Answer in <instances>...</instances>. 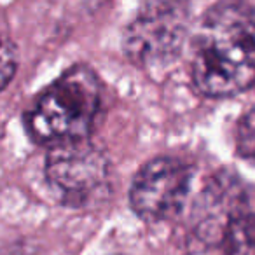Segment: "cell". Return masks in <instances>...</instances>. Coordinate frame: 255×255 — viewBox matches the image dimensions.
Wrapping results in <instances>:
<instances>
[{
    "mask_svg": "<svg viewBox=\"0 0 255 255\" xmlns=\"http://www.w3.org/2000/svg\"><path fill=\"white\" fill-rule=\"evenodd\" d=\"M100 110V84L88 67H74L54 81L26 114V128L46 145L86 140Z\"/></svg>",
    "mask_w": 255,
    "mask_h": 255,
    "instance_id": "3",
    "label": "cell"
},
{
    "mask_svg": "<svg viewBox=\"0 0 255 255\" xmlns=\"http://www.w3.org/2000/svg\"><path fill=\"white\" fill-rule=\"evenodd\" d=\"M187 12L178 4H150L136 16L126 33V51L145 67L175 58L185 37Z\"/></svg>",
    "mask_w": 255,
    "mask_h": 255,
    "instance_id": "5",
    "label": "cell"
},
{
    "mask_svg": "<svg viewBox=\"0 0 255 255\" xmlns=\"http://www.w3.org/2000/svg\"><path fill=\"white\" fill-rule=\"evenodd\" d=\"M16 49L0 37V89H4L7 82L14 77L16 72Z\"/></svg>",
    "mask_w": 255,
    "mask_h": 255,
    "instance_id": "8",
    "label": "cell"
},
{
    "mask_svg": "<svg viewBox=\"0 0 255 255\" xmlns=\"http://www.w3.org/2000/svg\"><path fill=\"white\" fill-rule=\"evenodd\" d=\"M192 81L206 96H231L255 82V11L245 4L213 5L192 46Z\"/></svg>",
    "mask_w": 255,
    "mask_h": 255,
    "instance_id": "1",
    "label": "cell"
},
{
    "mask_svg": "<svg viewBox=\"0 0 255 255\" xmlns=\"http://www.w3.org/2000/svg\"><path fill=\"white\" fill-rule=\"evenodd\" d=\"M189 255H255V189L220 173L205 185L191 213Z\"/></svg>",
    "mask_w": 255,
    "mask_h": 255,
    "instance_id": "2",
    "label": "cell"
},
{
    "mask_svg": "<svg viewBox=\"0 0 255 255\" xmlns=\"http://www.w3.org/2000/svg\"><path fill=\"white\" fill-rule=\"evenodd\" d=\"M51 189L70 206H93L110 192V163L88 140L53 147L46 161Z\"/></svg>",
    "mask_w": 255,
    "mask_h": 255,
    "instance_id": "4",
    "label": "cell"
},
{
    "mask_svg": "<svg viewBox=\"0 0 255 255\" xmlns=\"http://www.w3.org/2000/svg\"><path fill=\"white\" fill-rule=\"evenodd\" d=\"M236 145L240 156L255 164V109L248 110L238 123Z\"/></svg>",
    "mask_w": 255,
    "mask_h": 255,
    "instance_id": "7",
    "label": "cell"
},
{
    "mask_svg": "<svg viewBox=\"0 0 255 255\" xmlns=\"http://www.w3.org/2000/svg\"><path fill=\"white\" fill-rule=\"evenodd\" d=\"M191 168L175 157L147 163L131 185V206L143 220L159 222L182 208L191 187Z\"/></svg>",
    "mask_w": 255,
    "mask_h": 255,
    "instance_id": "6",
    "label": "cell"
}]
</instances>
